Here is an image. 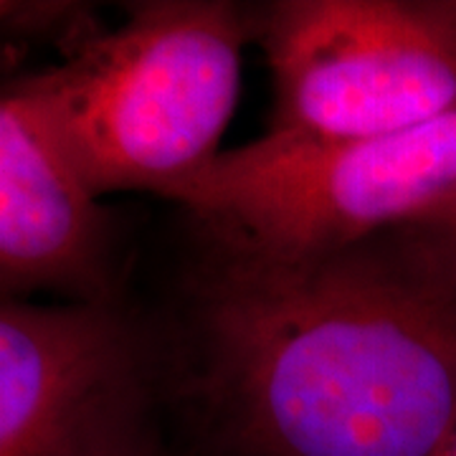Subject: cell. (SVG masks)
<instances>
[{
	"label": "cell",
	"instance_id": "cell-7",
	"mask_svg": "<svg viewBox=\"0 0 456 456\" xmlns=\"http://www.w3.org/2000/svg\"><path fill=\"white\" fill-rule=\"evenodd\" d=\"M388 236L426 274L456 292V200Z\"/></svg>",
	"mask_w": 456,
	"mask_h": 456
},
{
	"label": "cell",
	"instance_id": "cell-4",
	"mask_svg": "<svg viewBox=\"0 0 456 456\" xmlns=\"http://www.w3.org/2000/svg\"><path fill=\"white\" fill-rule=\"evenodd\" d=\"M256 31L277 92L269 132L362 140L456 110L454 0H284Z\"/></svg>",
	"mask_w": 456,
	"mask_h": 456
},
{
	"label": "cell",
	"instance_id": "cell-10",
	"mask_svg": "<svg viewBox=\"0 0 456 456\" xmlns=\"http://www.w3.org/2000/svg\"><path fill=\"white\" fill-rule=\"evenodd\" d=\"M8 11H11V5H5V3H0V18L5 16Z\"/></svg>",
	"mask_w": 456,
	"mask_h": 456
},
{
	"label": "cell",
	"instance_id": "cell-9",
	"mask_svg": "<svg viewBox=\"0 0 456 456\" xmlns=\"http://www.w3.org/2000/svg\"><path fill=\"white\" fill-rule=\"evenodd\" d=\"M140 456H165V454L160 452V449H158V446H152L150 452H145V454H140Z\"/></svg>",
	"mask_w": 456,
	"mask_h": 456
},
{
	"label": "cell",
	"instance_id": "cell-8",
	"mask_svg": "<svg viewBox=\"0 0 456 456\" xmlns=\"http://www.w3.org/2000/svg\"><path fill=\"white\" fill-rule=\"evenodd\" d=\"M441 456H456V431L454 436L449 439V444H446V449L441 452Z\"/></svg>",
	"mask_w": 456,
	"mask_h": 456
},
{
	"label": "cell",
	"instance_id": "cell-5",
	"mask_svg": "<svg viewBox=\"0 0 456 456\" xmlns=\"http://www.w3.org/2000/svg\"><path fill=\"white\" fill-rule=\"evenodd\" d=\"M155 358L110 299L0 297V456H140Z\"/></svg>",
	"mask_w": 456,
	"mask_h": 456
},
{
	"label": "cell",
	"instance_id": "cell-3",
	"mask_svg": "<svg viewBox=\"0 0 456 456\" xmlns=\"http://www.w3.org/2000/svg\"><path fill=\"white\" fill-rule=\"evenodd\" d=\"M163 198L191 213L206 236L269 254L368 244L456 200V110L362 140L266 132L221 152Z\"/></svg>",
	"mask_w": 456,
	"mask_h": 456
},
{
	"label": "cell",
	"instance_id": "cell-2",
	"mask_svg": "<svg viewBox=\"0 0 456 456\" xmlns=\"http://www.w3.org/2000/svg\"><path fill=\"white\" fill-rule=\"evenodd\" d=\"M246 33L231 3H142L119 28L8 92L94 198L165 196L221 155Z\"/></svg>",
	"mask_w": 456,
	"mask_h": 456
},
{
	"label": "cell",
	"instance_id": "cell-6",
	"mask_svg": "<svg viewBox=\"0 0 456 456\" xmlns=\"http://www.w3.org/2000/svg\"><path fill=\"white\" fill-rule=\"evenodd\" d=\"M107 224L94 198L28 110L0 92V297L107 294Z\"/></svg>",
	"mask_w": 456,
	"mask_h": 456
},
{
	"label": "cell",
	"instance_id": "cell-1",
	"mask_svg": "<svg viewBox=\"0 0 456 456\" xmlns=\"http://www.w3.org/2000/svg\"><path fill=\"white\" fill-rule=\"evenodd\" d=\"M180 395L206 456H441L456 292L391 236L269 254L206 236Z\"/></svg>",
	"mask_w": 456,
	"mask_h": 456
}]
</instances>
